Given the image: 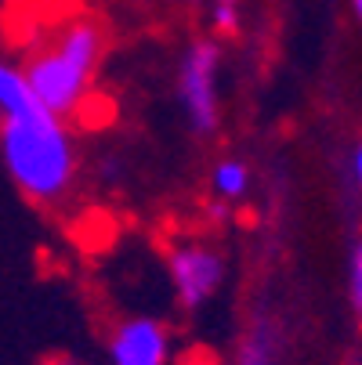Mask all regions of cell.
<instances>
[{"label": "cell", "mask_w": 362, "mask_h": 365, "mask_svg": "<svg viewBox=\"0 0 362 365\" xmlns=\"http://www.w3.org/2000/svg\"><path fill=\"white\" fill-rule=\"evenodd\" d=\"M185 4L199 8L206 15V22H211L214 36H239L243 29V0H185Z\"/></svg>", "instance_id": "obj_8"}, {"label": "cell", "mask_w": 362, "mask_h": 365, "mask_svg": "<svg viewBox=\"0 0 362 365\" xmlns=\"http://www.w3.org/2000/svg\"><path fill=\"white\" fill-rule=\"evenodd\" d=\"M250 185H253V174L243 160L236 155H225L211 167V195L221 202V206H236L250 195Z\"/></svg>", "instance_id": "obj_7"}, {"label": "cell", "mask_w": 362, "mask_h": 365, "mask_svg": "<svg viewBox=\"0 0 362 365\" xmlns=\"http://www.w3.org/2000/svg\"><path fill=\"white\" fill-rule=\"evenodd\" d=\"M109 51V29L94 15H73L51 29L22 62L29 91L59 120H73L87 109L101 62Z\"/></svg>", "instance_id": "obj_2"}, {"label": "cell", "mask_w": 362, "mask_h": 365, "mask_svg": "<svg viewBox=\"0 0 362 365\" xmlns=\"http://www.w3.org/2000/svg\"><path fill=\"white\" fill-rule=\"evenodd\" d=\"M348 174H351V185L362 192V138L355 141L351 155H348Z\"/></svg>", "instance_id": "obj_10"}, {"label": "cell", "mask_w": 362, "mask_h": 365, "mask_svg": "<svg viewBox=\"0 0 362 365\" xmlns=\"http://www.w3.org/2000/svg\"><path fill=\"white\" fill-rule=\"evenodd\" d=\"M109 365H171L174 333L152 315H127L109 329Z\"/></svg>", "instance_id": "obj_5"}, {"label": "cell", "mask_w": 362, "mask_h": 365, "mask_svg": "<svg viewBox=\"0 0 362 365\" xmlns=\"http://www.w3.org/2000/svg\"><path fill=\"white\" fill-rule=\"evenodd\" d=\"M221 62L225 47L218 36H196L181 47L174 98L196 138H214L221 127Z\"/></svg>", "instance_id": "obj_3"}, {"label": "cell", "mask_w": 362, "mask_h": 365, "mask_svg": "<svg viewBox=\"0 0 362 365\" xmlns=\"http://www.w3.org/2000/svg\"><path fill=\"white\" fill-rule=\"evenodd\" d=\"M225 253L203 239H178L167 246V279L174 289V300L196 315L211 304L225 286Z\"/></svg>", "instance_id": "obj_4"}, {"label": "cell", "mask_w": 362, "mask_h": 365, "mask_svg": "<svg viewBox=\"0 0 362 365\" xmlns=\"http://www.w3.org/2000/svg\"><path fill=\"white\" fill-rule=\"evenodd\" d=\"M348 8H351V15H355V22L362 26V0H348Z\"/></svg>", "instance_id": "obj_11"}, {"label": "cell", "mask_w": 362, "mask_h": 365, "mask_svg": "<svg viewBox=\"0 0 362 365\" xmlns=\"http://www.w3.org/2000/svg\"><path fill=\"white\" fill-rule=\"evenodd\" d=\"M51 365H87V361H80V358H55Z\"/></svg>", "instance_id": "obj_12"}, {"label": "cell", "mask_w": 362, "mask_h": 365, "mask_svg": "<svg viewBox=\"0 0 362 365\" xmlns=\"http://www.w3.org/2000/svg\"><path fill=\"white\" fill-rule=\"evenodd\" d=\"M0 160L15 188L40 206L62 202L80 170L73 130L36 101L22 62L4 55H0Z\"/></svg>", "instance_id": "obj_1"}, {"label": "cell", "mask_w": 362, "mask_h": 365, "mask_svg": "<svg viewBox=\"0 0 362 365\" xmlns=\"http://www.w3.org/2000/svg\"><path fill=\"white\" fill-rule=\"evenodd\" d=\"M344 293H348V307L355 322L362 326V232L351 239L348 246V260H344Z\"/></svg>", "instance_id": "obj_9"}, {"label": "cell", "mask_w": 362, "mask_h": 365, "mask_svg": "<svg viewBox=\"0 0 362 365\" xmlns=\"http://www.w3.org/2000/svg\"><path fill=\"white\" fill-rule=\"evenodd\" d=\"M283 326L272 311H253L236 344L232 365H283Z\"/></svg>", "instance_id": "obj_6"}]
</instances>
